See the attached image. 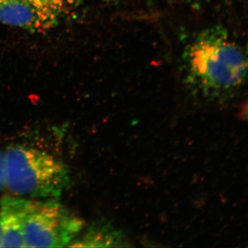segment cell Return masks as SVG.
Here are the masks:
<instances>
[{
  "label": "cell",
  "instance_id": "3",
  "mask_svg": "<svg viewBox=\"0 0 248 248\" xmlns=\"http://www.w3.org/2000/svg\"><path fill=\"white\" fill-rule=\"evenodd\" d=\"M23 225L26 248H63L77 239L83 222L57 200H27Z\"/></svg>",
  "mask_w": 248,
  "mask_h": 248
},
{
  "label": "cell",
  "instance_id": "8",
  "mask_svg": "<svg viewBox=\"0 0 248 248\" xmlns=\"http://www.w3.org/2000/svg\"><path fill=\"white\" fill-rule=\"evenodd\" d=\"M6 186L5 180L4 154L0 151V191Z\"/></svg>",
  "mask_w": 248,
  "mask_h": 248
},
{
  "label": "cell",
  "instance_id": "2",
  "mask_svg": "<svg viewBox=\"0 0 248 248\" xmlns=\"http://www.w3.org/2000/svg\"><path fill=\"white\" fill-rule=\"evenodd\" d=\"M6 186L16 195L57 200L71 185L69 170L46 152L16 145L4 154Z\"/></svg>",
  "mask_w": 248,
  "mask_h": 248
},
{
  "label": "cell",
  "instance_id": "13",
  "mask_svg": "<svg viewBox=\"0 0 248 248\" xmlns=\"http://www.w3.org/2000/svg\"><path fill=\"white\" fill-rule=\"evenodd\" d=\"M0 239H1V235H0Z\"/></svg>",
  "mask_w": 248,
  "mask_h": 248
},
{
  "label": "cell",
  "instance_id": "4",
  "mask_svg": "<svg viewBox=\"0 0 248 248\" xmlns=\"http://www.w3.org/2000/svg\"><path fill=\"white\" fill-rule=\"evenodd\" d=\"M58 15L41 0H0V23L45 33L58 24Z\"/></svg>",
  "mask_w": 248,
  "mask_h": 248
},
{
  "label": "cell",
  "instance_id": "9",
  "mask_svg": "<svg viewBox=\"0 0 248 248\" xmlns=\"http://www.w3.org/2000/svg\"><path fill=\"white\" fill-rule=\"evenodd\" d=\"M213 0H187L190 4H192L194 7L199 8L201 5L206 4V3L210 2Z\"/></svg>",
  "mask_w": 248,
  "mask_h": 248
},
{
  "label": "cell",
  "instance_id": "12",
  "mask_svg": "<svg viewBox=\"0 0 248 248\" xmlns=\"http://www.w3.org/2000/svg\"><path fill=\"white\" fill-rule=\"evenodd\" d=\"M245 114H246V117H247V118L248 119V104L247 105V107L246 108V110H245Z\"/></svg>",
  "mask_w": 248,
  "mask_h": 248
},
{
  "label": "cell",
  "instance_id": "7",
  "mask_svg": "<svg viewBox=\"0 0 248 248\" xmlns=\"http://www.w3.org/2000/svg\"><path fill=\"white\" fill-rule=\"evenodd\" d=\"M41 1L60 17L61 15L66 14L67 11H69L76 0H41Z\"/></svg>",
  "mask_w": 248,
  "mask_h": 248
},
{
  "label": "cell",
  "instance_id": "6",
  "mask_svg": "<svg viewBox=\"0 0 248 248\" xmlns=\"http://www.w3.org/2000/svg\"><path fill=\"white\" fill-rule=\"evenodd\" d=\"M124 243L122 232L116 231L108 222L99 221L88 230L86 234L75 239L69 247H112L122 246Z\"/></svg>",
  "mask_w": 248,
  "mask_h": 248
},
{
  "label": "cell",
  "instance_id": "5",
  "mask_svg": "<svg viewBox=\"0 0 248 248\" xmlns=\"http://www.w3.org/2000/svg\"><path fill=\"white\" fill-rule=\"evenodd\" d=\"M26 201L6 196L0 202V248H26L23 230Z\"/></svg>",
  "mask_w": 248,
  "mask_h": 248
},
{
  "label": "cell",
  "instance_id": "10",
  "mask_svg": "<svg viewBox=\"0 0 248 248\" xmlns=\"http://www.w3.org/2000/svg\"><path fill=\"white\" fill-rule=\"evenodd\" d=\"M145 1H146V2L148 3V4L153 5V1H154V0H145Z\"/></svg>",
  "mask_w": 248,
  "mask_h": 248
},
{
  "label": "cell",
  "instance_id": "11",
  "mask_svg": "<svg viewBox=\"0 0 248 248\" xmlns=\"http://www.w3.org/2000/svg\"><path fill=\"white\" fill-rule=\"evenodd\" d=\"M104 1H108V2H116V1H120V0H103Z\"/></svg>",
  "mask_w": 248,
  "mask_h": 248
},
{
  "label": "cell",
  "instance_id": "1",
  "mask_svg": "<svg viewBox=\"0 0 248 248\" xmlns=\"http://www.w3.org/2000/svg\"><path fill=\"white\" fill-rule=\"evenodd\" d=\"M184 55L186 82L203 95H219L248 79L247 50L221 28L201 32Z\"/></svg>",
  "mask_w": 248,
  "mask_h": 248
}]
</instances>
